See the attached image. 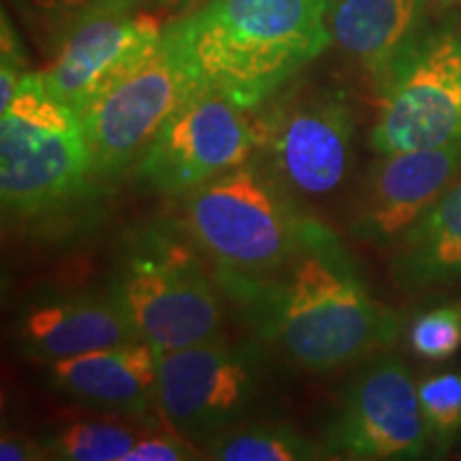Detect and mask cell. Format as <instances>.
<instances>
[{"instance_id": "obj_1", "label": "cell", "mask_w": 461, "mask_h": 461, "mask_svg": "<svg viewBox=\"0 0 461 461\" xmlns=\"http://www.w3.org/2000/svg\"><path fill=\"white\" fill-rule=\"evenodd\" d=\"M212 272L246 325L305 372L342 370L400 336L397 314L367 291L338 235L314 218L274 272Z\"/></svg>"}, {"instance_id": "obj_2", "label": "cell", "mask_w": 461, "mask_h": 461, "mask_svg": "<svg viewBox=\"0 0 461 461\" xmlns=\"http://www.w3.org/2000/svg\"><path fill=\"white\" fill-rule=\"evenodd\" d=\"M330 0H205L171 22L207 88L258 109L330 48Z\"/></svg>"}, {"instance_id": "obj_3", "label": "cell", "mask_w": 461, "mask_h": 461, "mask_svg": "<svg viewBox=\"0 0 461 461\" xmlns=\"http://www.w3.org/2000/svg\"><path fill=\"white\" fill-rule=\"evenodd\" d=\"M105 177L95 165L79 113L26 71L0 109V205L5 227L48 230L99 203Z\"/></svg>"}, {"instance_id": "obj_4", "label": "cell", "mask_w": 461, "mask_h": 461, "mask_svg": "<svg viewBox=\"0 0 461 461\" xmlns=\"http://www.w3.org/2000/svg\"><path fill=\"white\" fill-rule=\"evenodd\" d=\"M310 221L272 173L248 160L188 193L182 224L218 269L267 274L299 250Z\"/></svg>"}, {"instance_id": "obj_5", "label": "cell", "mask_w": 461, "mask_h": 461, "mask_svg": "<svg viewBox=\"0 0 461 461\" xmlns=\"http://www.w3.org/2000/svg\"><path fill=\"white\" fill-rule=\"evenodd\" d=\"M193 246L169 230H140L115 269L112 295L157 353L221 336L222 303L214 272L207 274Z\"/></svg>"}, {"instance_id": "obj_6", "label": "cell", "mask_w": 461, "mask_h": 461, "mask_svg": "<svg viewBox=\"0 0 461 461\" xmlns=\"http://www.w3.org/2000/svg\"><path fill=\"white\" fill-rule=\"evenodd\" d=\"M205 88L171 24L141 67L96 99L82 118L96 169L115 180L137 158L177 109Z\"/></svg>"}, {"instance_id": "obj_7", "label": "cell", "mask_w": 461, "mask_h": 461, "mask_svg": "<svg viewBox=\"0 0 461 461\" xmlns=\"http://www.w3.org/2000/svg\"><path fill=\"white\" fill-rule=\"evenodd\" d=\"M252 112L205 86L160 126L132 176L154 193L186 197L257 157L258 126Z\"/></svg>"}, {"instance_id": "obj_8", "label": "cell", "mask_w": 461, "mask_h": 461, "mask_svg": "<svg viewBox=\"0 0 461 461\" xmlns=\"http://www.w3.org/2000/svg\"><path fill=\"white\" fill-rule=\"evenodd\" d=\"M158 408L169 428L203 445L241 423L265 384V357L257 344L222 336L157 353Z\"/></svg>"}, {"instance_id": "obj_9", "label": "cell", "mask_w": 461, "mask_h": 461, "mask_svg": "<svg viewBox=\"0 0 461 461\" xmlns=\"http://www.w3.org/2000/svg\"><path fill=\"white\" fill-rule=\"evenodd\" d=\"M265 169L291 197L325 199L342 186L353 163L355 118L342 92L288 96L255 113Z\"/></svg>"}, {"instance_id": "obj_10", "label": "cell", "mask_w": 461, "mask_h": 461, "mask_svg": "<svg viewBox=\"0 0 461 461\" xmlns=\"http://www.w3.org/2000/svg\"><path fill=\"white\" fill-rule=\"evenodd\" d=\"M330 459H420L429 451L419 384L400 357L378 355L346 384L322 436Z\"/></svg>"}, {"instance_id": "obj_11", "label": "cell", "mask_w": 461, "mask_h": 461, "mask_svg": "<svg viewBox=\"0 0 461 461\" xmlns=\"http://www.w3.org/2000/svg\"><path fill=\"white\" fill-rule=\"evenodd\" d=\"M461 140V34L423 37L383 90L370 132L376 154L445 146Z\"/></svg>"}, {"instance_id": "obj_12", "label": "cell", "mask_w": 461, "mask_h": 461, "mask_svg": "<svg viewBox=\"0 0 461 461\" xmlns=\"http://www.w3.org/2000/svg\"><path fill=\"white\" fill-rule=\"evenodd\" d=\"M163 32V22L141 9L95 15L62 39L41 75L58 99L82 115L148 60Z\"/></svg>"}, {"instance_id": "obj_13", "label": "cell", "mask_w": 461, "mask_h": 461, "mask_svg": "<svg viewBox=\"0 0 461 461\" xmlns=\"http://www.w3.org/2000/svg\"><path fill=\"white\" fill-rule=\"evenodd\" d=\"M461 177V140L383 154L372 167L353 235L393 244Z\"/></svg>"}, {"instance_id": "obj_14", "label": "cell", "mask_w": 461, "mask_h": 461, "mask_svg": "<svg viewBox=\"0 0 461 461\" xmlns=\"http://www.w3.org/2000/svg\"><path fill=\"white\" fill-rule=\"evenodd\" d=\"M15 339L34 361L48 363L140 342L135 325L112 295H68L37 302L17 316Z\"/></svg>"}, {"instance_id": "obj_15", "label": "cell", "mask_w": 461, "mask_h": 461, "mask_svg": "<svg viewBox=\"0 0 461 461\" xmlns=\"http://www.w3.org/2000/svg\"><path fill=\"white\" fill-rule=\"evenodd\" d=\"M48 383L86 406L141 417L158 403L157 350L140 339L68 357L48 363Z\"/></svg>"}, {"instance_id": "obj_16", "label": "cell", "mask_w": 461, "mask_h": 461, "mask_svg": "<svg viewBox=\"0 0 461 461\" xmlns=\"http://www.w3.org/2000/svg\"><path fill=\"white\" fill-rule=\"evenodd\" d=\"M425 9L428 0H336L330 9L333 43L384 90L423 41Z\"/></svg>"}, {"instance_id": "obj_17", "label": "cell", "mask_w": 461, "mask_h": 461, "mask_svg": "<svg viewBox=\"0 0 461 461\" xmlns=\"http://www.w3.org/2000/svg\"><path fill=\"white\" fill-rule=\"evenodd\" d=\"M391 274L406 291L461 280V177L393 241Z\"/></svg>"}, {"instance_id": "obj_18", "label": "cell", "mask_w": 461, "mask_h": 461, "mask_svg": "<svg viewBox=\"0 0 461 461\" xmlns=\"http://www.w3.org/2000/svg\"><path fill=\"white\" fill-rule=\"evenodd\" d=\"M203 453L221 461H321L322 442L308 440L282 423H241L203 442Z\"/></svg>"}, {"instance_id": "obj_19", "label": "cell", "mask_w": 461, "mask_h": 461, "mask_svg": "<svg viewBox=\"0 0 461 461\" xmlns=\"http://www.w3.org/2000/svg\"><path fill=\"white\" fill-rule=\"evenodd\" d=\"M146 431L118 419H71L56 425L41 442L48 459L124 461Z\"/></svg>"}, {"instance_id": "obj_20", "label": "cell", "mask_w": 461, "mask_h": 461, "mask_svg": "<svg viewBox=\"0 0 461 461\" xmlns=\"http://www.w3.org/2000/svg\"><path fill=\"white\" fill-rule=\"evenodd\" d=\"M148 0H14L17 14L45 54L90 17L120 9H141Z\"/></svg>"}, {"instance_id": "obj_21", "label": "cell", "mask_w": 461, "mask_h": 461, "mask_svg": "<svg viewBox=\"0 0 461 461\" xmlns=\"http://www.w3.org/2000/svg\"><path fill=\"white\" fill-rule=\"evenodd\" d=\"M429 447L445 455L461 434V372H440L419 384Z\"/></svg>"}, {"instance_id": "obj_22", "label": "cell", "mask_w": 461, "mask_h": 461, "mask_svg": "<svg viewBox=\"0 0 461 461\" xmlns=\"http://www.w3.org/2000/svg\"><path fill=\"white\" fill-rule=\"evenodd\" d=\"M411 346L419 357L429 361H442L461 348V303H445L431 308L414 319Z\"/></svg>"}, {"instance_id": "obj_23", "label": "cell", "mask_w": 461, "mask_h": 461, "mask_svg": "<svg viewBox=\"0 0 461 461\" xmlns=\"http://www.w3.org/2000/svg\"><path fill=\"white\" fill-rule=\"evenodd\" d=\"M203 457L205 455L190 442V438L171 428V431L148 429L124 461H190Z\"/></svg>"}, {"instance_id": "obj_24", "label": "cell", "mask_w": 461, "mask_h": 461, "mask_svg": "<svg viewBox=\"0 0 461 461\" xmlns=\"http://www.w3.org/2000/svg\"><path fill=\"white\" fill-rule=\"evenodd\" d=\"M24 73V48H22L14 24L7 20V11H3V26H0V109L11 105Z\"/></svg>"}, {"instance_id": "obj_25", "label": "cell", "mask_w": 461, "mask_h": 461, "mask_svg": "<svg viewBox=\"0 0 461 461\" xmlns=\"http://www.w3.org/2000/svg\"><path fill=\"white\" fill-rule=\"evenodd\" d=\"M0 459L3 461H37L48 459L43 442H37L34 438L5 431L0 438Z\"/></svg>"}, {"instance_id": "obj_26", "label": "cell", "mask_w": 461, "mask_h": 461, "mask_svg": "<svg viewBox=\"0 0 461 461\" xmlns=\"http://www.w3.org/2000/svg\"><path fill=\"white\" fill-rule=\"evenodd\" d=\"M158 7H163L165 11H171V14H180L186 15L193 9H197L199 5H203L205 0H157Z\"/></svg>"}, {"instance_id": "obj_27", "label": "cell", "mask_w": 461, "mask_h": 461, "mask_svg": "<svg viewBox=\"0 0 461 461\" xmlns=\"http://www.w3.org/2000/svg\"><path fill=\"white\" fill-rule=\"evenodd\" d=\"M442 5H457V3H461V0H440Z\"/></svg>"}, {"instance_id": "obj_28", "label": "cell", "mask_w": 461, "mask_h": 461, "mask_svg": "<svg viewBox=\"0 0 461 461\" xmlns=\"http://www.w3.org/2000/svg\"><path fill=\"white\" fill-rule=\"evenodd\" d=\"M459 442H461V434H459Z\"/></svg>"}, {"instance_id": "obj_29", "label": "cell", "mask_w": 461, "mask_h": 461, "mask_svg": "<svg viewBox=\"0 0 461 461\" xmlns=\"http://www.w3.org/2000/svg\"><path fill=\"white\" fill-rule=\"evenodd\" d=\"M330 3H333V0H330Z\"/></svg>"}]
</instances>
